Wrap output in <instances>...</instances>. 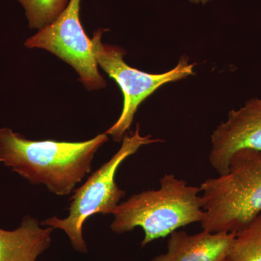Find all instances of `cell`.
Listing matches in <instances>:
<instances>
[{"label":"cell","instance_id":"obj_3","mask_svg":"<svg viewBox=\"0 0 261 261\" xmlns=\"http://www.w3.org/2000/svg\"><path fill=\"white\" fill-rule=\"evenodd\" d=\"M200 187L202 230L238 232L261 213V150L240 149L230 160L227 173L207 178Z\"/></svg>","mask_w":261,"mask_h":261},{"label":"cell","instance_id":"obj_7","mask_svg":"<svg viewBox=\"0 0 261 261\" xmlns=\"http://www.w3.org/2000/svg\"><path fill=\"white\" fill-rule=\"evenodd\" d=\"M209 161L219 176L228 171L230 160L243 149L261 150V98L249 99L243 107L232 110L226 121L211 136Z\"/></svg>","mask_w":261,"mask_h":261},{"label":"cell","instance_id":"obj_10","mask_svg":"<svg viewBox=\"0 0 261 261\" xmlns=\"http://www.w3.org/2000/svg\"><path fill=\"white\" fill-rule=\"evenodd\" d=\"M224 261H261V214L236 233Z\"/></svg>","mask_w":261,"mask_h":261},{"label":"cell","instance_id":"obj_4","mask_svg":"<svg viewBox=\"0 0 261 261\" xmlns=\"http://www.w3.org/2000/svg\"><path fill=\"white\" fill-rule=\"evenodd\" d=\"M163 142L160 139H152L151 135H141L140 124H137L132 135L125 136L121 147L111 159L94 171L85 183L75 190L70 200L68 217L63 219L53 217L43 221L42 226L63 230L75 250L82 253L88 251L83 236L84 222L94 214H113L126 195V192L116 182L120 165L142 146Z\"/></svg>","mask_w":261,"mask_h":261},{"label":"cell","instance_id":"obj_2","mask_svg":"<svg viewBox=\"0 0 261 261\" xmlns=\"http://www.w3.org/2000/svg\"><path fill=\"white\" fill-rule=\"evenodd\" d=\"M160 185L159 190L132 195L117 206L111 225L113 231L123 233L141 227L145 232L141 245L145 247L178 228L204 219L200 187L190 186L173 174L165 175Z\"/></svg>","mask_w":261,"mask_h":261},{"label":"cell","instance_id":"obj_8","mask_svg":"<svg viewBox=\"0 0 261 261\" xmlns=\"http://www.w3.org/2000/svg\"><path fill=\"white\" fill-rule=\"evenodd\" d=\"M236 233L202 230L189 234L176 230L169 235L166 252L150 261H224Z\"/></svg>","mask_w":261,"mask_h":261},{"label":"cell","instance_id":"obj_12","mask_svg":"<svg viewBox=\"0 0 261 261\" xmlns=\"http://www.w3.org/2000/svg\"><path fill=\"white\" fill-rule=\"evenodd\" d=\"M191 3H195V4H205L210 0H190Z\"/></svg>","mask_w":261,"mask_h":261},{"label":"cell","instance_id":"obj_9","mask_svg":"<svg viewBox=\"0 0 261 261\" xmlns=\"http://www.w3.org/2000/svg\"><path fill=\"white\" fill-rule=\"evenodd\" d=\"M27 216L13 231L0 228V261H37L51 245L54 228Z\"/></svg>","mask_w":261,"mask_h":261},{"label":"cell","instance_id":"obj_11","mask_svg":"<svg viewBox=\"0 0 261 261\" xmlns=\"http://www.w3.org/2000/svg\"><path fill=\"white\" fill-rule=\"evenodd\" d=\"M25 10L29 28L41 30L56 20L70 0H17Z\"/></svg>","mask_w":261,"mask_h":261},{"label":"cell","instance_id":"obj_6","mask_svg":"<svg viewBox=\"0 0 261 261\" xmlns=\"http://www.w3.org/2000/svg\"><path fill=\"white\" fill-rule=\"evenodd\" d=\"M81 1L70 0L60 16L27 39L25 46L41 48L56 55L74 68L80 82L89 90H95L106 87V82L98 70L92 40L80 20Z\"/></svg>","mask_w":261,"mask_h":261},{"label":"cell","instance_id":"obj_5","mask_svg":"<svg viewBox=\"0 0 261 261\" xmlns=\"http://www.w3.org/2000/svg\"><path fill=\"white\" fill-rule=\"evenodd\" d=\"M103 29L94 33L92 53L98 65L115 80L123 94V106L118 121L106 132L116 142L123 140L129 130L135 113L144 101L164 84L177 82L195 74V64L189 58L181 57L176 67L159 74L146 73L132 68L125 63L126 51L117 46L103 44L101 41Z\"/></svg>","mask_w":261,"mask_h":261},{"label":"cell","instance_id":"obj_1","mask_svg":"<svg viewBox=\"0 0 261 261\" xmlns=\"http://www.w3.org/2000/svg\"><path fill=\"white\" fill-rule=\"evenodd\" d=\"M106 133L84 142L33 141L0 128V163L33 185H44L57 195H67L92 170Z\"/></svg>","mask_w":261,"mask_h":261}]
</instances>
